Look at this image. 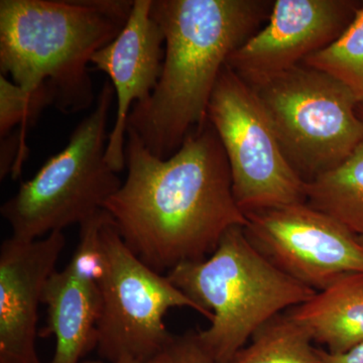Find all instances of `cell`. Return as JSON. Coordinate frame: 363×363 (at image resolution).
I'll return each instance as SVG.
<instances>
[{"mask_svg":"<svg viewBox=\"0 0 363 363\" xmlns=\"http://www.w3.org/2000/svg\"><path fill=\"white\" fill-rule=\"evenodd\" d=\"M101 240L106 269L99 284L96 350L107 362L147 360L167 351L174 336L167 330L164 317L172 308H191L211 321L212 315L168 277L150 269L131 252L109 213L101 226Z\"/></svg>","mask_w":363,"mask_h":363,"instance_id":"52a82bcc","label":"cell"},{"mask_svg":"<svg viewBox=\"0 0 363 363\" xmlns=\"http://www.w3.org/2000/svg\"><path fill=\"white\" fill-rule=\"evenodd\" d=\"M252 89L305 183L337 168L363 143L357 98L325 72L301 63Z\"/></svg>","mask_w":363,"mask_h":363,"instance_id":"8992f818","label":"cell"},{"mask_svg":"<svg viewBox=\"0 0 363 363\" xmlns=\"http://www.w3.org/2000/svg\"><path fill=\"white\" fill-rule=\"evenodd\" d=\"M303 63L337 79L363 104V4L335 42Z\"/></svg>","mask_w":363,"mask_h":363,"instance_id":"e0dca14e","label":"cell"},{"mask_svg":"<svg viewBox=\"0 0 363 363\" xmlns=\"http://www.w3.org/2000/svg\"><path fill=\"white\" fill-rule=\"evenodd\" d=\"M252 343L229 363H322L309 332L288 314H279L253 334Z\"/></svg>","mask_w":363,"mask_h":363,"instance_id":"2e32d148","label":"cell"},{"mask_svg":"<svg viewBox=\"0 0 363 363\" xmlns=\"http://www.w3.org/2000/svg\"><path fill=\"white\" fill-rule=\"evenodd\" d=\"M55 95L47 84L35 91H26L6 76H0V135L6 138L14 128L23 142L26 131L35 123L40 112L54 104Z\"/></svg>","mask_w":363,"mask_h":363,"instance_id":"ac0fdd59","label":"cell"},{"mask_svg":"<svg viewBox=\"0 0 363 363\" xmlns=\"http://www.w3.org/2000/svg\"><path fill=\"white\" fill-rule=\"evenodd\" d=\"M81 363H172L171 357L168 352V350L164 351L162 354L150 358L147 360L133 359V358H124L114 362H99V360H83Z\"/></svg>","mask_w":363,"mask_h":363,"instance_id":"44dd1931","label":"cell"},{"mask_svg":"<svg viewBox=\"0 0 363 363\" xmlns=\"http://www.w3.org/2000/svg\"><path fill=\"white\" fill-rule=\"evenodd\" d=\"M286 314L324 344L343 354L363 344V272L344 274Z\"/></svg>","mask_w":363,"mask_h":363,"instance_id":"5bb4252c","label":"cell"},{"mask_svg":"<svg viewBox=\"0 0 363 363\" xmlns=\"http://www.w3.org/2000/svg\"><path fill=\"white\" fill-rule=\"evenodd\" d=\"M322 363H363V344L343 353V354H331L322 350Z\"/></svg>","mask_w":363,"mask_h":363,"instance_id":"ffe728a7","label":"cell"},{"mask_svg":"<svg viewBox=\"0 0 363 363\" xmlns=\"http://www.w3.org/2000/svg\"><path fill=\"white\" fill-rule=\"evenodd\" d=\"M272 6L271 0H152L150 14L164 37L162 76L128 119L152 155L169 159L204 126L227 59L269 20Z\"/></svg>","mask_w":363,"mask_h":363,"instance_id":"7a4b0ae2","label":"cell"},{"mask_svg":"<svg viewBox=\"0 0 363 363\" xmlns=\"http://www.w3.org/2000/svg\"><path fill=\"white\" fill-rule=\"evenodd\" d=\"M167 277L213 317L197 337L215 363L230 362L260 327L317 293L272 264L241 226L228 229L206 259L182 262Z\"/></svg>","mask_w":363,"mask_h":363,"instance_id":"277c9868","label":"cell"},{"mask_svg":"<svg viewBox=\"0 0 363 363\" xmlns=\"http://www.w3.org/2000/svg\"><path fill=\"white\" fill-rule=\"evenodd\" d=\"M362 4L351 0H276L269 21L227 59L257 88L340 37Z\"/></svg>","mask_w":363,"mask_h":363,"instance_id":"30bf717a","label":"cell"},{"mask_svg":"<svg viewBox=\"0 0 363 363\" xmlns=\"http://www.w3.org/2000/svg\"><path fill=\"white\" fill-rule=\"evenodd\" d=\"M152 0H133L118 35L93 55L91 63L111 78L117 98L116 123L108 135L106 161L116 173L125 168L124 149L131 108L156 89L164 59V37L150 14Z\"/></svg>","mask_w":363,"mask_h":363,"instance_id":"7c38bea8","label":"cell"},{"mask_svg":"<svg viewBox=\"0 0 363 363\" xmlns=\"http://www.w3.org/2000/svg\"><path fill=\"white\" fill-rule=\"evenodd\" d=\"M172 363H215L203 348L197 333L189 332L185 335L174 336L168 348Z\"/></svg>","mask_w":363,"mask_h":363,"instance_id":"d6986e66","label":"cell"},{"mask_svg":"<svg viewBox=\"0 0 363 363\" xmlns=\"http://www.w3.org/2000/svg\"><path fill=\"white\" fill-rule=\"evenodd\" d=\"M306 204L363 236V143L337 168L305 183Z\"/></svg>","mask_w":363,"mask_h":363,"instance_id":"9a60e30c","label":"cell"},{"mask_svg":"<svg viewBox=\"0 0 363 363\" xmlns=\"http://www.w3.org/2000/svg\"><path fill=\"white\" fill-rule=\"evenodd\" d=\"M208 121L225 152L234 199L243 214L305 203V182L294 171L255 91L223 67L208 105Z\"/></svg>","mask_w":363,"mask_h":363,"instance_id":"ba28073f","label":"cell"},{"mask_svg":"<svg viewBox=\"0 0 363 363\" xmlns=\"http://www.w3.org/2000/svg\"><path fill=\"white\" fill-rule=\"evenodd\" d=\"M357 111L358 116H359V118L363 121V104H357Z\"/></svg>","mask_w":363,"mask_h":363,"instance_id":"7402d4cb","label":"cell"},{"mask_svg":"<svg viewBox=\"0 0 363 363\" xmlns=\"http://www.w3.org/2000/svg\"><path fill=\"white\" fill-rule=\"evenodd\" d=\"M245 235L281 271L319 292L350 272H363L357 235L306 203L245 212Z\"/></svg>","mask_w":363,"mask_h":363,"instance_id":"9c48e42d","label":"cell"},{"mask_svg":"<svg viewBox=\"0 0 363 363\" xmlns=\"http://www.w3.org/2000/svg\"><path fill=\"white\" fill-rule=\"evenodd\" d=\"M124 157L128 177L104 209L131 252L159 274L206 259L228 229L247 225L234 199L225 152L209 121L166 160L128 128Z\"/></svg>","mask_w":363,"mask_h":363,"instance_id":"6da1fadb","label":"cell"},{"mask_svg":"<svg viewBox=\"0 0 363 363\" xmlns=\"http://www.w3.org/2000/svg\"><path fill=\"white\" fill-rule=\"evenodd\" d=\"M66 245L62 231L42 240L13 236L0 247V363H42L38 357L39 307Z\"/></svg>","mask_w":363,"mask_h":363,"instance_id":"8fae6325","label":"cell"},{"mask_svg":"<svg viewBox=\"0 0 363 363\" xmlns=\"http://www.w3.org/2000/svg\"><path fill=\"white\" fill-rule=\"evenodd\" d=\"M116 93L109 81L89 116L76 126L65 147L45 161L1 206L13 238L32 241L79 226L104 210L121 181L106 161L107 121Z\"/></svg>","mask_w":363,"mask_h":363,"instance_id":"5b68a950","label":"cell"},{"mask_svg":"<svg viewBox=\"0 0 363 363\" xmlns=\"http://www.w3.org/2000/svg\"><path fill=\"white\" fill-rule=\"evenodd\" d=\"M358 240H359L360 243L363 245V236H362V238H358Z\"/></svg>","mask_w":363,"mask_h":363,"instance_id":"603a6c76","label":"cell"},{"mask_svg":"<svg viewBox=\"0 0 363 363\" xmlns=\"http://www.w3.org/2000/svg\"><path fill=\"white\" fill-rule=\"evenodd\" d=\"M128 0H1L0 71L35 91L47 84L66 114L94 101L93 55L116 39L130 16Z\"/></svg>","mask_w":363,"mask_h":363,"instance_id":"3957f363","label":"cell"},{"mask_svg":"<svg viewBox=\"0 0 363 363\" xmlns=\"http://www.w3.org/2000/svg\"><path fill=\"white\" fill-rule=\"evenodd\" d=\"M48 307V326L40 336L54 334L57 345L50 363H81L96 348L97 325L101 312L99 285L67 264L54 271L42 298Z\"/></svg>","mask_w":363,"mask_h":363,"instance_id":"4fadbf2b","label":"cell"}]
</instances>
